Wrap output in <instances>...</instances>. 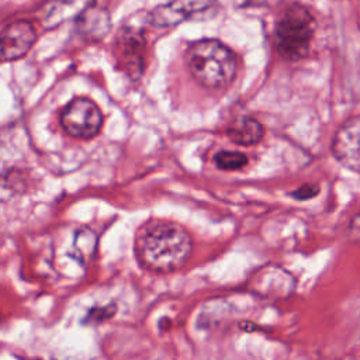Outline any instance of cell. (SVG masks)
<instances>
[{
    "label": "cell",
    "mask_w": 360,
    "mask_h": 360,
    "mask_svg": "<svg viewBox=\"0 0 360 360\" xmlns=\"http://www.w3.org/2000/svg\"><path fill=\"white\" fill-rule=\"evenodd\" d=\"M193 250L190 233L174 222L145 225L136 235L135 253L142 267L156 273H172L181 269Z\"/></svg>",
    "instance_id": "obj_1"
},
{
    "label": "cell",
    "mask_w": 360,
    "mask_h": 360,
    "mask_svg": "<svg viewBox=\"0 0 360 360\" xmlns=\"http://www.w3.org/2000/svg\"><path fill=\"white\" fill-rule=\"evenodd\" d=\"M187 66L193 77L208 89L228 86L236 75V56L217 39H201L187 51Z\"/></svg>",
    "instance_id": "obj_2"
},
{
    "label": "cell",
    "mask_w": 360,
    "mask_h": 360,
    "mask_svg": "<svg viewBox=\"0 0 360 360\" xmlns=\"http://www.w3.org/2000/svg\"><path fill=\"white\" fill-rule=\"evenodd\" d=\"M314 31L315 20L308 8L301 4L287 7L276 27L278 53L292 62L302 59L308 53Z\"/></svg>",
    "instance_id": "obj_3"
},
{
    "label": "cell",
    "mask_w": 360,
    "mask_h": 360,
    "mask_svg": "<svg viewBox=\"0 0 360 360\" xmlns=\"http://www.w3.org/2000/svg\"><path fill=\"white\" fill-rule=\"evenodd\" d=\"M60 124L68 135L79 139H90L98 134L103 115L91 100L77 97L63 108Z\"/></svg>",
    "instance_id": "obj_4"
},
{
    "label": "cell",
    "mask_w": 360,
    "mask_h": 360,
    "mask_svg": "<svg viewBox=\"0 0 360 360\" xmlns=\"http://www.w3.org/2000/svg\"><path fill=\"white\" fill-rule=\"evenodd\" d=\"M330 149L342 166L360 173V117H352L338 128Z\"/></svg>",
    "instance_id": "obj_5"
},
{
    "label": "cell",
    "mask_w": 360,
    "mask_h": 360,
    "mask_svg": "<svg viewBox=\"0 0 360 360\" xmlns=\"http://www.w3.org/2000/svg\"><path fill=\"white\" fill-rule=\"evenodd\" d=\"M215 6V0H173L158 7L150 18L156 25H174L177 22L201 17Z\"/></svg>",
    "instance_id": "obj_6"
},
{
    "label": "cell",
    "mask_w": 360,
    "mask_h": 360,
    "mask_svg": "<svg viewBox=\"0 0 360 360\" xmlns=\"http://www.w3.org/2000/svg\"><path fill=\"white\" fill-rule=\"evenodd\" d=\"M37 38L34 27L28 21H14L1 32V59L14 60L24 56Z\"/></svg>",
    "instance_id": "obj_7"
},
{
    "label": "cell",
    "mask_w": 360,
    "mask_h": 360,
    "mask_svg": "<svg viewBox=\"0 0 360 360\" xmlns=\"http://www.w3.org/2000/svg\"><path fill=\"white\" fill-rule=\"evenodd\" d=\"M226 134L232 142L246 146L260 142L264 135V129L257 120L250 117H242L231 124Z\"/></svg>",
    "instance_id": "obj_8"
},
{
    "label": "cell",
    "mask_w": 360,
    "mask_h": 360,
    "mask_svg": "<svg viewBox=\"0 0 360 360\" xmlns=\"http://www.w3.org/2000/svg\"><path fill=\"white\" fill-rule=\"evenodd\" d=\"M90 0H62V3L52 8V11L48 14V20L51 21L49 25L58 24L65 18H69L70 15L76 14L83 8Z\"/></svg>",
    "instance_id": "obj_9"
},
{
    "label": "cell",
    "mask_w": 360,
    "mask_h": 360,
    "mask_svg": "<svg viewBox=\"0 0 360 360\" xmlns=\"http://www.w3.org/2000/svg\"><path fill=\"white\" fill-rule=\"evenodd\" d=\"M214 160L215 165L222 170H238L248 163L246 155L235 150H221L215 155Z\"/></svg>",
    "instance_id": "obj_10"
},
{
    "label": "cell",
    "mask_w": 360,
    "mask_h": 360,
    "mask_svg": "<svg viewBox=\"0 0 360 360\" xmlns=\"http://www.w3.org/2000/svg\"><path fill=\"white\" fill-rule=\"evenodd\" d=\"M114 312H115V304L114 302H110L105 307H94L86 314V318H84L83 322L84 323H100V322L114 316Z\"/></svg>",
    "instance_id": "obj_11"
},
{
    "label": "cell",
    "mask_w": 360,
    "mask_h": 360,
    "mask_svg": "<svg viewBox=\"0 0 360 360\" xmlns=\"http://www.w3.org/2000/svg\"><path fill=\"white\" fill-rule=\"evenodd\" d=\"M319 191V187L316 184H304L300 188H297L295 191L291 193V195L297 200H309L312 197H315Z\"/></svg>",
    "instance_id": "obj_12"
}]
</instances>
